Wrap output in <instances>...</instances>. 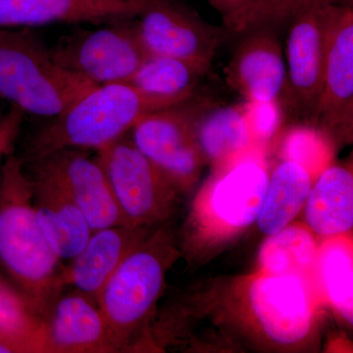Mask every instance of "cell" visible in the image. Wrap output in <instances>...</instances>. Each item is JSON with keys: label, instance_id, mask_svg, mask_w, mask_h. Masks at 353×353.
Listing matches in <instances>:
<instances>
[{"label": "cell", "instance_id": "1", "mask_svg": "<svg viewBox=\"0 0 353 353\" xmlns=\"http://www.w3.org/2000/svg\"><path fill=\"white\" fill-rule=\"evenodd\" d=\"M32 196L24 161L11 150L0 173V267L44 319L64 292V265L39 226Z\"/></svg>", "mask_w": 353, "mask_h": 353}, {"label": "cell", "instance_id": "2", "mask_svg": "<svg viewBox=\"0 0 353 353\" xmlns=\"http://www.w3.org/2000/svg\"><path fill=\"white\" fill-rule=\"evenodd\" d=\"M183 103L143 94L127 83L97 85L32 136L27 161L70 150H101L148 114Z\"/></svg>", "mask_w": 353, "mask_h": 353}, {"label": "cell", "instance_id": "3", "mask_svg": "<svg viewBox=\"0 0 353 353\" xmlns=\"http://www.w3.org/2000/svg\"><path fill=\"white\" fill-rule=\"evenodd\" d=\"M97 87L55 63L32 28H0V99L21 112L50 119Z\"/></svg>", "mask_w": 353, "mask_h": 353}, {"label": "cell", "instance_id": "4", "mask_svg": "<svg viewBox=\"0 0 353 353\" xmlns=\"http://www.w3.org/2000/svg\"><path fill=\"white\" fill-rule=\"evenodd\" d=\"M176 255L170 233L158 230L127 255L102 288L97 303L118 352H129L138 343Z\"/></svg>", "mask_w": 353, "mask_h": 353}, {"label": "cell", "instance_id": "5", "mask_svg": "<svg viewBox=\"0 0 353 353\" xmlns=\"http://www.w3.org/2000/svg\"><path fill=\"white\" fill-rule=\"evenodd\" d=\"M268 180L263 163L252 154L215 172L192 208V225L197 236L218 243L252 226L261 210Z\"/></svg>", "mask_w": 353, "mask_h": 353}, {"label": "cell", "instance_id": "6", "mask_svg": "<svg viewBox=\"0 0 353 353\" xmlns=\"http://www.w3.org/2000/svg\"><path fill=\"white\" fill-rule=\"evenodd\" d=\"M97 152L125 225L150 228L170 217L178 188L132 141L121 138Z\"/></svg>", "mask_w": 353, "mask_h": 353}, {"label": "cell", "instance_id": "7", "mask_svg": "<svg viewBox=\"0 0 353 353\" xmlns=\"http://www.w3.org/2000/svg\"><path fill=\"white\" fill-rule=\"evenodd\" d=\"M130 20L64 34L50 46L51 57L62 68L94 85L126 83L150 57Z\"/></svg>", "mask_w": 353, "mask_h": 353}, {"label": "cell", "instance_id": "8", "mask_svg": "<svg viewBox=\"0 0 353 353\" xmlns=\"http://www.w3.org/2000/svg\"><path fill=\"white\" fill-rule=\"evenodd\" d=\"M338 6V0H310L290 22L284 92L296 110L313 119L321 97L329 32Z\"/></svg>", "mask_w": 353, "mask_h": 353}, {"label": "cell", "instance_id": "9", "mask_svg": "<svg viewBox=\"0 0 353 353\" xmlns=\"http://www.w3.org/2000/svg\"><path fill=\"white\" fill-rule=\"evenodd\" d=\"M203 109L190 99L148 114L132 128V143L179 190L196 185L205 162L194 136V123Z\"/></svg>", "mask_w": 353, "mask_h": 353}, {"label": "cell", "instance_id": "10", "mask_svg": "<svg viewBox=\"0 0 353 353\" xmlns=\"http://www.w3.org/2000/svg\"><path fill=\"white\" fill-rule=\"evenodd\" d=\"M137 18V36L148 55L185 60L208 71L225 37V30L178 0H152Z\"/></svg>", "mask_w": 353, "mask_h": 353}, {"label": "cell", "instance_id": "11", "mask_svg": "<svg viewBox=\"0 0 353 353\" xmlns=\"http://www.w3.org/2000/svg\"><path fill=\"white\" fill-rule=\"evenodd\" d=\"M248 290L252 314L270 340L292 345L310 333L320 299L312 282L299 276L260 272Z\"/></svg>", "mask_w": 353, "mask_h": 353}, {"label": "cell", "instance_id": "12", "mask_svg": "<svg viewBox=\"0 0 353 353\" xmlns=\"http://www.w3.org/2000/svg\"><path fill=\"white\" fill-rule=\"evenodd\" d=\"M27 162L38 164L57 181L92 231L125 225L103 169L83 150H59Z\"/></svg>", "mask_w": 353, "mask_h": 353}, {"label": "cell", "instance_id": "13", "mask_svg": "<svg viewBox=\"0 0 353 353\" xmlns=\"http://www.w3.org/2000/svg\"><path fill=\"white\" fill-rule=\"evenodd\" d=\"M314 120L323 129L352 137L353 125V10L339 4L332 21L323 87Z\"/></svg>", "mask_w": 353, "mask_h": 353}, {"label": "cell", "instance_id": "14", "mask_svg": "<svg viewBox=\"0 0 353 353\" xmlns=\"http://www.w3.org/2000/svg\"><path fill=\"white\" fill-rule=\"evenodd\" d=\"M241 36L228 64L227 83L250 104H276L287 83V66L277 37L269 28Z\"/></svg>", "mask_w": 353, "mask_h": 353}, {"label": "cell", "instance_id": "15", "mask_svg": "<svg viewBox=\"0 0 353 353\" xmlns=\"http://www.w3.org/2000/svg\"><path fill=\"white\" fill-rule=\"evenodd\" d=\"M152 0H0V28L109 24L137 18Z\"/></svg>", "mask_w": 353, "mask_h": 353}, {"label": "cell", "instance_id": "16", "mask_svg": "<svg viewBox=\"0 0 353 353\" xmlns=\"http://www.w3.org/2000/svg\"><path fill=\"white\" fill-rule=\"evenodd\" d=\"M44 323L46 353L118 352L99 305L79 290L62 292Z\"/></svg>", "mask_w": 353, "mask_h": 353}, {"label": "cell", "instance_id": "17", "mask_svg": "<svg viewBox=\"0 0 353 353\" xmlns=\"http://www.w3.org/2000/svg\"><path fill=\"white\" fill-rule=\"evenodd\" d=\"M26 171L31 179L32 206L46 240L60 259H73L94 231L63 188L48 172L34 162H28Z\"/></svg>", "mask_w": 353, "mask_h": 353}, {"label": "cell", "instance_id": "18", "mask_svg": "<svg viewBox=\"0 0 353 353\" xmlns=\"http://www.w3.org/2000/svg\"><path fill=\"white\" fill-rule=\"evenodd\" d=\"M148 227L118 225L92 232L88 243L64 266L60 283L74 287L97 303L99 292L127 255L148 234Z\"/></svg>", "mask_w": 353, "mask_h": 353}, {"label": "cell", "instance_id": "19", "mask_svg": "<svg viewBox=\"0 0 353 353\" xmlns=\"http://www.w3.org/2000/svg\"><path fill=\"white\" fill-rule=\"evenodd\" d=\"M194 136L204 161L212 165L215 172L252 154L256 143L250 110L240 105L203 109L194 123Z\"/></svg>", "mask_w": 353, "mask_h": 353}, {"label": "cell", "instance_id": "20", "mask_svg": "<svg viewBox=\"0 0 353 353\" xmlns=\"http://www.w3.org/2000/svg\"><path fill=\"white\" fill-rule=\"evenodd\" d=\"M305 219L313 234L324 239L348 234L353 227V175L343 165L328 166L312 183Z\"/></svg>", "mask_w": 353, "mask_h": 353}, {"label": "cell", "instance_id": "21", "mask_svg": "<svg viewBox=\"0 0 353 353\" xmlns=\"http://www.w3.org/2000/svg\"><path fill=\"white\" fill-rule=\"evenodd\" d=\"M313 181L303 165L285 158L279 163L269 175L256 221L260 231L269 236L290 225L304 208Z\"/></svg>", "mask_w": 353, "mask_h": 353}, {"label": "cell", "instance_id": "22", "mask_svg": "<svg viewBox=\"0 0 353 353\" xmlns=\"http://www.w3.org/2000/svg\"><path fill=\"white\" fill-rule=\"evenodd\" d=\"M316 292L348 323L353 318V248L348 234L325 239L318 250Z\"/></svg>", "mask_w": 353, "mask_h": 353}, {"label": "cell", "instance_id": "23", "mask_svg": "<svg viewBox=\"0 0 353 353\" xmlns=\"http://www.w3.org/2000/svg\"><path fill=\"white\" fill-rule=\"evenodd\" d=\"M318 250L319 245L307 225L290 223L264 241L259 252L260 272L299 276L313 283Z\"/></svg>", "mask_w": 353, "mask_h": 353}, {"label": "cell", "instance_id": "24", "mask_svg": "<svg viewBox=\"0 0 353 353\" xmlns=\"http://www.w3.org/2000/svg\"><path fill=\"white\" fill-rule=\"evenodd\" d=\"M208 72L185 60L150 55L126 83L152 97L185 102Z\"/></svg>", "mask_w": 353, "mask_h": 353}, {"label": "cell", "instance_id": "25", "mask_svg": "<svg viewBox=\"0 0 353 353\" xmlns=\"http://www.w3.org/2000/svg\"><path fill=\"white\" fill-rule=\"evenodd\" d=\"M0 334L25 353H46V323L30 301L0 275Z\"/></svg>", "mask_w": 353, "mask_h": 353}, {"label": "cell", "instance_id": "26", "mask_svg": "<svg viewBox=\"0 0 353 353\" xmlns=\"http://www.w3.org/2000/svg\"><path fill=\"white\" fill-rule=\"evenodd\" d=\"M310 0H253L240 13L225 23L230 34H243L260 28H272L290 23Z\"/></svg>", "mask_w": 353, "mask_h": 353}, {"label": "cell", "instance_id": "27", "mask_svg": "<svg viewBox=\"0 0 353 353\" xmlns=\"http://www.w3.org/2000/svg\"><path fill=\"white\" fill-rule=\"evenodd\" d=\"M285 159L303 165L317 178L329 166L330 152L324 139L314 132L301 130L290 134L284 148Z\"/></svg>", "mask_w": 353, "mask_h": 353}, {"label": "cell", "instance_id": "28", "mask_svg": "<svg viewBox=\"0 0 353 353\" xmlns=\"http://www.w3.org/2000/svg\"><path fill=\"white\" fill-rule=\"evenodd\" d=\"M23 113L13 108L6 117L0 121V162L3 161L7 153L13 150L14 141L22 124Z\"/></svg>", "mask_w": 353, "mask_h": 353}, {"label": "cell", "instance_id": "29", "mask_svg": "<svg viewBox=\"0 0 353 353\" xmlns=\"http://www.w3.org/2000/svg\"><path fill=\"white\" fill-rule=\"evenodd\" d=\"M252 1L253 0H208V3L220 14L224 24L250 6Z\"/></svg>", "mask_w": 353, "mask_h": 353}, {"label": "cell", "instance_id": "30", "mask_svg": "<svg viewBox=\"0 0 353 353\" xmlns=\"http://www.w3.org/2000/svg\"><path fill=\"white\" fill-rule=\"evenodd\" d=\"M0 353H25V352L19 345L0 334Z\"/></svg>", "mask_w": 353, "mask_h": 353}]
</instances>
